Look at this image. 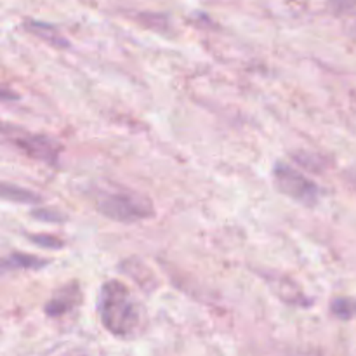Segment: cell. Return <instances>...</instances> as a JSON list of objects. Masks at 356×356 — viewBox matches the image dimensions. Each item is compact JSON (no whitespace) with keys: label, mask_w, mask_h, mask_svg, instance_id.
<instances>
[{"label":"cell","mask_w":356,"mask_h":356,"mask_svg":"<svg viewBox=\"0 0 356 356\" xmlns=\"http://www.w3.org/2000/svg\"><path fill=\"white\" fill-rule=\"evenodd\" d=\"M97 313L104 329L117 337H132L143 327V308L118 280L106 282L101 287Z\"/></svg>","instance_id":"obj_1"},{"label":"cell","mask_w":356,"mask_h":356,"mask_svg":"<svg viewBox=\"0 0 356 356\" xmlns=\"http://www.w3.org/2000/svg\"><path fill=\"white\" fill-rule=\"evenodd\" d=\"M97 209L101 214L122 222L146 219L153 214V209L146 198L132 191H111L97 198Z\"/></svg>","instance_id":"obj_2"},{"label":"cell","mask_w":356,"mask_h":356,"mask_svg":"<svg viewBox=\"0 0 356 356\" xmlns=\"http://www.w3.org/2000/svg\"><path fill=\"white\" fill-rule=\"evenodd\" d=\"M273 181L278 191L305 205H315L320 200V188L285 163H277L273 169Z\"/></svg>","instance_id":"obj_3"},{"label":"cell","mask_w":356,"mask_h":356,"mask_svg":"<svg viewBox=\"0 0 356 356\" xmlns=\"http://www.w3.org/2000/svg\"><path fill=\"white\" fill-rule=\"evenodd\" d=\"M13 143L19 149H23L26 155L33 156V159L44 160V162H54L58 159V145L51 141L45 136H33V134H23V136H13Z\"/></svg>","instance_id":"obj_4"},{"label":"cell","mask_w":356,"mask_h":356,"mask_svg":"<svg viewBox=\"0 0 356 356\" xmlns=\"http://www.w3.org/2000/svg\"><path fill=\"white\" fill-rule=\"evenodd\" d=\"M80 302V291L76 285H66L61 291L56 292L51 301L45 305V313L49 316H61L72 312Z\"/></svg>","instance_id":"obj_5"},{"label":"cell","mask_w":356,"mask_h":356,"mask_svg":"<svg viewBox=\"0 0 356 356\" xmlns=\"http://www.w3.org/2000/svg\"><path fill=\"white\" fill-rule=\"evenodd\" d=\"M47 264V261H42L40 257L26 256V254H10L7 259H3V270H40Z\"/></svg>","instance_id":"obj_6"},{"label":"cell","mask_w":356,"mask_h":356,"mask_svg":"<svg viewBox=\"0 0 356 356\" xmlns=\"http://www.w3.org/2000/svg\"><path fill=\"white\" fill-rule=\"evenodd\" d=\"M2 195H3V198H9V200H16V202H23V204L38 202V197L35 193H31V191L23 190V188L9 186V184H3Z\"/></svg>","instance_id":"obj_7"},{"label":"cell","mask_w":356,"mask_h":356,"mask_svg":"<svg viewBox=\"0 0 356 356\" xmlns=\"http://www.w3.org/2000/svg\"><path fill=\"white\" fill-rule=\"evenodd\" d=\"M356 306L351 305L346 299H337V301L332 302V312L336 313L337 316H341V318H350V316L353 315Z\"/></svg>","instance_id":"obj_8"},{"label":"cell","mask_w":356,"mask_h":356,"mask_svg":"<svg viewBox=\"0 0 356 356\" xmlns=\"http://www.w3.org/2000/svg\"><path fill=\"white\" fill-rule=\"evenodd\" d=\"M28 238H30L33 243H37V245L49 247V249H61V247H63L61 240L54 238V236L42 235V236H28Z\"/></svg>","instance_id":"obj_9"},{"label":"cell","mask_w":356,"mask_h":356,"mask_svg":"<svg viewBox=\"0 0 356 356\" xmlns=\"http://www.w3.org/2000/svg\"><path fill=\"white\" fill-rule=\"evenodd\" d=\"M334 6L337 9H351V7L356 6V0H334Z\"/></svg>","instance_id":"obj_10"}]
</instances>
